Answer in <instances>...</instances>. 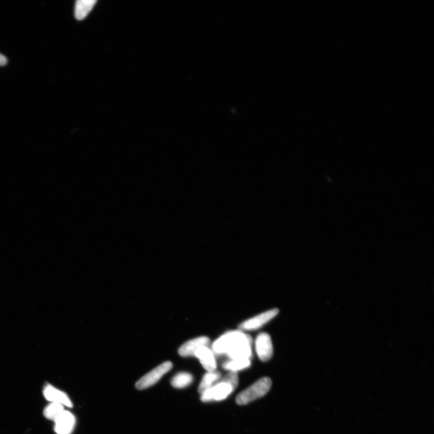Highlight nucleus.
Returning a JSON list of instances; mask_svg holds the SVG:
<instances>
[{"mask_svg": "<svg viewBox=\"0 0 434 434\" xmlns=\"http://www.w3.org/2000/svg\"><path fill=\"white\" fill-rule=\"evenodd\" d=\"M172 368V363L170 361L163 363L162 364L157 366L156 368L154 369L140 379L136 383V387L137 389L141 390L146 389L155 384Z\"/></svg>", "mask_w": 434, "mask_h": 434, "instance_id": "obj_3", "label": "nucleus"}, {"mask_svg": "<svg viewBox=\"0 0 434 434\" xmlns=\"http://www.w3.org/2000/svg\"><path fill=\"white\" fill-rule=\"evenodd\" d=\"M279 310L277 308L271 309L266 312L249 318L239 326L242 331H251L257 330L271 321V319L278 314Z\"/></svg>", "mask_w": 434, "mask_h": 434, "instance_id": "obj_5", "label": "nucleus"}, {"mask_svg": "<svg viewBox=\"0 0 434 434\" xmlns=\"http://www.w3.org/2000/svg\"><path fill=\"white\" fill-rule=\"evenodd\" d=\"M234 390L230 384L221 380L201 394V400L203 402L219 401L227 398Z\"/></svg>", "mask_w": 434, "mask_h": 434, "instance_id": "obj_4", "label": "nucleus"}, {"mask_svg": "<svg viewBox=\"0 0 434 434\" xmlns=\"http://www.w3.org/2000/svg\"><path fill=\"white\" fill-rule=\"evenodd\" d=\"M8 63V59L4 55L0 53V66H5Z\"/></svg>", "mask_w": 434, "mask_h": 434, "instance_id": "obj_17", "label": "nucleus"}, {"mask_svg": "<svg viewBox=\"0 0 434 434\" xmlns=\"http://www.w3.org/2000/svg\"><path fill=\"white\" fill-rule=\"evenodd\" d=\"M193 381V377L188 373H180L175 376L171 384L177 389H182L190 385Z\"/></svg>", "mask_w": 434, "mask_h": 434, "instance_id": "obj_14", "label": "nucleus"}, {"mask_svg": "<svg viewBox=\"0 0 434 434\" xmlns=\"http://www.w3.org/2000/svg\"><path fill=\"white\" fill-rule=\"evenodd\" d=\"M271 380L269 378H262L249 386L243 392L239 394L236 402L238 405H244L263 397L270 390Z\"/></svg>", "mask_w": 434, "mask_h": 434, "instance_id": "obj_2", "label": "nucleus"}, {"mask_svg": "<svg viewBox=\"0 0 434 434\" xmlns=\"http://www.w3.org/2000/svg\"><path fill=\"white\" fill-rule=\"evenodd\" d=\"M221 377V375L220 372L216 371L208 372L204 376L202 381L200 383L199 388H198V392L201 395L203 394L206 390L215 384V382H218Z\"/></svg>", "mask_w": 434, "mask_h": 434, "instance_id": "obj_12", "label": "nucleus"}, {"mask_svg": "<svg viewBox=\"0 0 434 434\" xmlns=\"http://www.w3.org/2000/svg\"><path fill=\"white\" fill-rule=\"evenodd\" d=\"M96 3V0H78V1H77L75 11L76 18L78 20L85 19L89 12L92 11Z\"/></svg>", "mask_w": 434, "mask_h": 434, "instance_id": "obj_11", "label": "nucleus"}, {"mask_svg": "<svg viewBox=\"0 0 434 434\" xmlns=\"http://www.w3.org/2000/svg\"><path fill=\"white\" fill-rule=\"evenodd\" d=\"M252 339L241 330L225 333L215 340L212 351L217 355H227L231 359H250Z\"/></svg>", "mask_w": 434, "mask_h": 434, "instance_id": "obj_1", "label": "nucleus"}, {"mask_svg": "<svg viewBox=\"0 0 434 434\" xmlns=\"http://www.w3.org/2000/svg\"><path fill=\"white\" fill-rule=\"evenodd\" d=\"M64 411L63 405L58 403L52 402L43 410V415L47 419L55 420Z\"/></svg>", "mask_w": 434, "mask_h": 434, "instance_id": "obj_15", "label": "nucleus"}, {"mask_svg": "<svg viewBox=\"0 0 434 434\" xmlns=\"http://www.w3.org/2000/svg\"><path fill=\"white\" fill-rule=\"evenodd\" d=\"M210 343V339L207 336H199L185 343L180 348L179 353L180 356L185 357L194 356L198 349L203 346H208Z\"/></svg>", "mask_w": 434, "mask_h": 434, "instance_id": "obj_8", "label": "nucleus"}, {"mask_svg": "<svg viewBox=\"0 0 434 434\" xmlns=\"http://www.w3.org/2000/svg\"><path fill=\"white\" fill-rule=\"evenodd\" d=\"M250 359H235L224 363L223 368L230 372H237L247 369L250 366Z\"/></svg>", "mask_w": 434, "mask_h": 434, "instance_id": "obj_13", "label": "nucleus"}, {"mask_svg": "<svg viewBox=\"0 0 434 434\" xmlns=\"http://www.w3.org/2000/svg\"><path fill=\"white\" fill-rule=\"evenodd\" d=\"M194 356L200 360L201 365L208 372H214L216 370L217 363L214 353L208 346H203L198 349Z\"/></svg>", "mask_w": 434, "mask_h": 434, "instance_id": "obj_10", "label": "nucleus"}, {"mask_svg": "<svg viewBox=\"0 0 434 434\" xmlns=\"http://www.w3.org/2000/svg\"><path fill=\"white\" fill-rule=\"evenodd\" d=\"M43 395H44L45 399L50 402L58 403L62 405L68 406L69 408L73 407V403L68 395L54 387L51 385H45L44 390H43Z\"/></svg>", "mask_w": 434, "mask_h": 434, "instance_id": "obj_9", "label": "nucleus"}, {"mask_svg": "<svg viewBox=\"0 0 434 434\" xmlns=\"http://www.w3.org/2000/svg\"><path fill=\"white\" fill-rule=\"evenodd\" d=\"M255 349L257 355L262 361L270 360L273 354V346L271 336L266 332L259 334L255 341Z\"/></svg>", "mask_w": 434, "mask_h": 434, "instance_id": "obj_6", "label": "nucleus"}, {"mask_svg": "<svg viewBox=\"0 0 434 434\" xmlns=\"http://www.w3.org/2000/svg\"><path fill=\"white\" fill-rule=\"evenodd\" d=\"M55 432L58 434H71L76 424V419L73 414L64 411L55 420Z\"/></svg>", "mask_w": 434, "mask_h": 434, "instance_id": "obj_7", "label": "nucleus"}, {"mask_svg": "<svg viewBox=\"0 0 434 434\" xmlns=\"http://www.w3.org/2000/svg\"><path fill=\"white\" fill-rule=\"evenodd\" d=\"M222 381L230 384L235 390L238 385V376L237 372H230L222 379Z\"/></svg>", "mask_w": 434, "mask_h": 434, "instance_id": "obj_16", "label": "nucleus"}]
</instances>
